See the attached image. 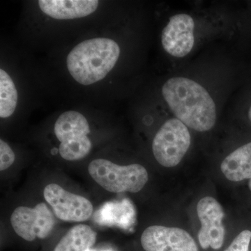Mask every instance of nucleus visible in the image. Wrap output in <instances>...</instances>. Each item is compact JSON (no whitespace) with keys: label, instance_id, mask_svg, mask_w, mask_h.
<instances>
[{"label":"nucleus","instance_id":"1","mask_svg":"<svg viewBox=\"0 0 251 251\" xmlns=\"http://www.w3.org/2000/svg\"><path fill=\"white\" fill-rule=\"evenodd\" d=\"M162 94L176 119L186 126L204 132L215 125V103L209 92L196 81L172 77L163 85Z\"/></svg>","mask_w":251,"mask_h":251},{"label":"nucleus","instance_id":"2","mask_svg":"<svg viewBox=\"0 0 251 251\" xmlns=\"http://www.w3.org/2000/svg\"><path fill=\"white\" fill-rule=\"evenodd\" d=\"M120 54V46L112 39H89L77 44L68 54V69L74 80L81 85H92L108 75Z\"/></svg>","mask_w":251,"mask_h":251},{"label":"nucleus","instance_id":"3","mask_svg":"<svg viewBox=\"0 0 251 251\" xmlns=\"http://www.w3.org/2000/svg\"><path fill=\"white\" fill-rule=\"evenodd\" d=\"M88 172L97 184L111 193H138L148 181V171L141 165L119 166L102 158L91 162Z\"/></svg>","mask_w":251,"mask_h":251},{"label":"nucleus","instance_id":"4","mask_svg":"<svg viewBox=\"0 0 251 251\" xmlns=\"http://www.w3.org/2000/svg\"><path fill=\"white\" fill-rule=\"evenodd\" d=\"M54 134L60 142L59 152L67 161H77L89 154L92 142L88 138L90 125L80 112L67 111L60 115L54 124Z\"/></svg>","mask_w":251,"mask_h":251},{"label":"nucleus","instance_id":"5","mask_svg":"<svg viewBox=\"0 0 251 251\" xmlns=\"http://www.w3.org/2000/svg\"><path fill=\"white\" fill-rule=\"evenodd\" d=\"M191 142L187 126L178 119H171L163 124L153 138V156L161 166L173 168L184 158Z\"/></svg>","mask_w":251,"mask_h":251},{"label":"nucleus","instance_id":"6","mask_svg":"<svg viewBox=\"0 0 251 251\" xmlns=\"http://www.w3.org/2000/svg\"><path fill=\"white\" fill-rule=\"evenodd\" d=\"M13 229L19 237L27 242L49 237L55 225V219L45 203L34 208L19 206L11 216Z\"/></svg>","mask_w":251,"mask_h":251},{"label":"nucleus","instance_id":"7","mask_svg":"<svg viewBox=\"0 0 251 251\" xmlns=\"http://www.w3.org/2000/svg\"><path fill=\"white\" fill-rule=\"evenodd\" d=\"M44 196L54 215L62 221L82 222L90 219L93 213V205L88 199L69 192L58 184L46 186Z\"/></svg>","mask_w":251,"mask_h":251},{"label":"nucleus","instance_id":"8","mask_svg":"<svg viewBox=\"0 0 251 251\" xmlns=\"http://www.w3.org/2000/svg\"><path fill=\"white\" fill-rule=\"evenodd\" d=\"M197 213L201 222L198 240L203 249L218 250L224 244L226 229L223 225L225 214L219 202L212 197L203 198L198 203Z\"/></svg>","mask_w":251,"mask_h":251},{"label":"nucleus","instance_id":"9","mask_svg":"<svg viewBox=\"0 0 251 251\" xmlns=\"http://www.w3.org/2000/svg\"><path fill=\"white\" fill-rule=\"evenodd\" d=\"M141 244L145 251H198L193 237L179 227L150 226L142 234Z\"/></svg>","mask_w":251,"mask_h":251},{"label":"nucleus","instance_id":"10","mask_svg":"<svg viewBox=\"0 0 251 251\" xmlns=\"http://www.w3.org/2000/svg\"><path fill=\"white\" fill-rule=\"evenodd\" d=\"M194 21L189 15L180 14L172 16L162 32L163 49L168 54L178 58L187 55L194 46Z\"/></svg>","mask_w":251,"mask_h":251},{"label":"nucleus","instance_id":"11","mask_svg":"<svg viewBox=\"0 0 251 251\" xmlns=\"http://www.w3.org/2000/svg\"><path fill=\"white\" fill-rule=\"evenodd\" d=\"M41 11L57 20H70L86 17L93 14L99 6L97 0H40Z\"/></svg>","mask_w":251,"mask_h":251},{"label":"nucleus","instance_id":"12","mask_svg":"<svg viewBox=\"0 0 251 251\" xmlns=\"http://www.w3.org/2000/svg\"><path fill=\"white\" fill-rule=\"evenodd\" d=\"M223 174L229 181L251 179V142L234 150L221 165Z\"/></svg>","mask_w":251,"mask_h":251},{"label":"nucleus","instance_id":"13","mask_svg":"<svg viewBox=\"0 0 251 251\" xmlns=\"http://www.w3.org/2000/svg\"><path fill=\"white\" fill-rule=\"evenodd\" d=\"M97 234L87 225L72 227L52 251H88L97 241Z\"/></svg>","mask_w":251,"mask_h":251},{"label":"nucleus","instance_id":"14","mask_svg":"<svg viewBox=\"0 0 251 251\" xmlns=\"http://www.w3.org/2000/svg\"><path fill=\"white\" fill-rule=\"evenodd\" d=\"M18 103V92L14 81L4 70H0V117L7 118L14 114Z\"/></svg>","mask_w":251,"mask_h":251},{"label":"nucleus","instance_id":"15","mask_svg":"<svg viewBox=\"0 0 251 251\" xmlns=\"http://www.w3.org/2000/svg\"><path fill=\"white\" fill-rule=\"evenodd\" d=\"M16 156L12 149L3 140H0V171H4L12 166Z\"/></svg>","mask_w":251,"mask_h":251},{"label":"nucleus","instance_id":"16","mask_svg":"<svg viewBox=\"0 0 251 251\" xmlns=\"http://www.w3.org/2000/svg\"><path fill=\"white\" fill-rule=\"evenodd\" d=\"M251 239L250 230H244L238 234L229 247L224 251H249Z\"/></svg>","mask_w":251,"mask_h":251},{"label":"nucleus","instance_id":"17","mask_svg":"<svg viewBox=\"0 0 251 251\" xmlns=\"http://www.w3.org/2000/svg\"><path fill=\"white\" fill-rule=\"evenodd\" d=\"M249 120H250V122H251V106L250 109H249Z\"/></svg>","mask_w":251,"mask_h":251},{"label":"nucleus","instance_id":"18","mask_svg":"<svg viewBox=\"0 0 251 251\" xmlns=\"http://www.w3.org/2000/svg\"><path fill=\"white\" fill-rule=\"evenodd\" d=\"M249 188H250V190L251 191V179H250V181H249Z\"/></svg>","mask_w":251,"mask_h":251}]
</instances>
